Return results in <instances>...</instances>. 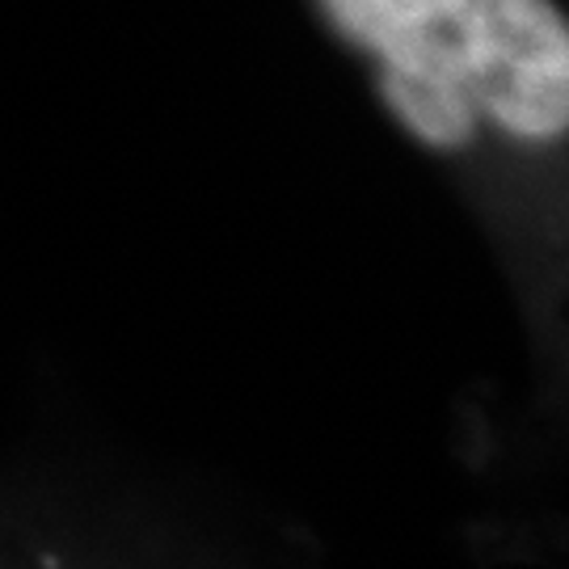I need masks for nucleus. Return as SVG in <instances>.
I'll return each instance as SVG.
<instances>
[{
  "instance_id": "obj_1",
  "label": "nucleus",
  "mask_w": 569,
  "mask_h": 569,
  "mask_svg": "<svg viewBox=\"0 0 569 569\" xmlns=\"http://www.w3.org/2000/svg\"><path fill=\"white\" fill-rule=\"evenodd\" d=\"M385 63V102L418 140L465 148L477 122L557 140L569 122V30L552 0H326Z\"/></svg>"
}]
</instances>
